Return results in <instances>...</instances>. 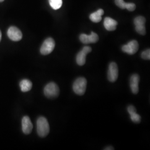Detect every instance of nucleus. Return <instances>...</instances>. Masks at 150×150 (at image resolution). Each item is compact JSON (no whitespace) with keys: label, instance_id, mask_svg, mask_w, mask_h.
Returning <instances> with one entry per match:
<instances>
[{"label":"nucleus","instance_id":"f257e3e1","mask_svg":"<svg viewBox=\"0 0 150 150\" xmlns=\"http://www.w3.org/2000/svg\"><path fill=\"white\" fill-rule=\"evenodd\" d=\"M37 131L39 136L45 137L50 132V126L47 119L44 117H40L37 121Z\"/></svg>","mask_w":150,"mask_h":150},{"label":"nucleus","instance_id":"f03ea898","mask_svg":"<svg viewBox=\"0 0 150 150\" xmlns=\"http://www.w3.org/2000/svg\"><path fill=\"white\" fill-rule=\"evenodd\" d=\"M87 86L86 79L81 77L77 79L73 84V90L76 94L82 96L85 93Z\"/></svg>","mask_w":150,"mask_h":150},{"label":"nucleus","instance_id":"7ed1b4c3","mask_svg":"<svg viewBox=\"0 0 150 150\" xmlns=\"http://www.w3.org/2000/svg\"><path fill=\"white\" fill-rule=\"evenodd\" d=\"M59 89L57 85L54 82H50L44 88L45 95L49 98H54L59 96Z\"/></svg>","mask_w":150,"mask_h":150},{"label":"nucleus","instance_id":"20e7f679","mask_svg":"<svg viewBox=\"0 0 150 150\" xmlns=\"http://www.w3.org/2000/svg\"><path fill=\"white\" fill-rule=\"evenodd\" d=\"M55 47V42L54 39L49 38L45 40L42 43L41 48L40 52L43 55H47L51 54Z\"/></svg>","mask_w":150,"mask_h":150},{"label":"nucleus","instance_id":"39448f33","mask_svg":"<svg viewBox=\"0 0 150 150\" xmlns=\"http://www.w3.org/2000/svg\"><path fill=\"white\" fill-rule=\"evenodd\" d=\"M145 22L146 19L143 16H137L134 19L135 30L136 32L141 35H145L146 34Z\"/></svg>","mask_w":150,"mask_h":150},{"label":"nucleus","instance_id":"423d86ee","mask_svg":"<svg viewBox=\"0 0 150 150\" xmlns=\"http://www.w3.org/2000/svg\"><path fill=\"white\" fill-rule=\"evenodd\" d=\"M139 48V45L138 42L136 40H132L127 44L123 45L122 47V50L126 54H134L137 52Z\"/></svg>","mask_w":150,"mask_h":150},{"label":"nucleus","instance_id":"0eeeda50","mask_svg":"<svg viewBox=\"0 0 150 150\" xmlns=\"http://www.w3.org/2000/svg\"><path fill=\"white\" fill-rule=\"evenodd\" d=\"M118 66L115 62H111L108 67L107 72V78L110 82H113L118 79Z\"/></svg>","mask_w":150,"mask_h":150},{"label":"nucleus","instance_id":"6e6552de","mask_svg":"<svg viewBox=\"0 0 150 150\" xmlns=\"http://www.w3.org/2000/svg\"><path fill=\"white\" fill-rule=\"evenodd\" d=\"M92 48L89 46H85L76 56V62L79 66H83L86 63L87 54L91 52Z\"/></svg>","mask_w":150,"mask_h":150},{"label":"nucleus","instance_id":"1a4fd4ad","mask_svg":"<svg viewBox=\"0 0 150 150\" xmlns=\"http://www.w3.org/2000/svg\"><path fill=\"white\" fill-rule=\"evenodd\" d=\"M7 36L13 41H19L22 38L21 31L15 26H11L7 31Z\"/></svg>","mask_w":150,"mask_h":150},{"label":"nucleus","instance_id":"9d476101","mask_svg":"<svg viewBox=\"0 0 150 150\" xmlns=\"http://www.w3.org/2000/svg\"><path fill=\"white\" fill-rule=\"evenodd\" d=\"M98 36L95 32H91V35H87L85 33H82L80 36V40L82 43L84 44L94 43L98 41Z\"/></svg>","mask_w":150,"mask_h":150},{"label":"nucleus","instance_id":"9b49d317","mask_svg":"<svg viewBox=\"0 0 150 150\" xmlns=\"http://www.w3.org/2000/svg\"><path fill=\"white\" fill-rule=\"evenodd\" d=\"M33 129V125L28 116H24L22 120V129L25 134H30Z\"/></svg>","mask_w":150,"mask_h":150},{"label":"nucleus","instance_id":"f8f14e48","mask_svg":"<svg viewBox=\"0 0 150 150\" xmlns=\"http://www.w3.org/2000/svg\"><path fill=\"white\" fill-rule=\"evenodd\" d=\"M139 75H137V74H134L131 76V77L130 78L129 84H130V87H131V91L134 94H137L139 92Z\"/></svg>","mask_w":150,"mask_h":150},{"label":"nucleus","instance_id":"ddd939ff","mask_svg":"<svg viewBox=\"0 0 150 150\" xmlns=\"http://www.w3.org/2000/svg\"><path fill=\"white\" fill-rule=\"evenodd\" d=\"M118 23L116 20L112 18L107 17L104 20L103 25L105 28L109 31H113L116 29V27Z\"/></svg>","mask_w":150,"mask_h":150},{"label":"nucleus","instance_id":"4468645a","mask_svg":"<svg viewBox=\"0 0 150 150\" xmlns=\"http://www.w3.org/2000/svg\"><path fill=\"white\" fill-rule=\"evenodd\" d=\"M115 4L121 9H127L129 11H134L136 5L133 3H126L123 0H115Z\"/></svg>","mask_w":150,"mask_h":150},{"label":"nucleus","instance_id":"2eb2a0df","mask_svg":"<svg viewBox=\"0 0 150 150\" xmlns=\"http://www.w3.org/2000/svg\"><path fill=\"white\" fill-rule=\"evenodd\" d=\"M104 13V11L100 8L97 11L93 12L90 15V19L91 21L95 23H98L102 20V16Z\"/></svg>","mask_w":150,"mask_h":150},{"label":"nucleus","instance_id":"dca6fc26","mask_svg":"<svg viewBox=\"0 0 150 150\" xmlns=\"http://www.w3.org/2000/svg\"><path fill=\"white\" fill-rule=\"evenodd\" d=\"M20 86L21 88V90L23 92H26L31 90L32 88V82L28 80L25 79L22 80L20 83Z\"/></svg>","mask_w":150,"mask_h":150},{"label":"nucleus","instance_id":"f3484780","mask_svg":"<svg viewBox=\"0 0 150 150\" xmlns=\"http://www.w3.org/2000/svg\"><path fill=\"white\" fill-rule=\"evenodd\" d=\"M49 4L54 10H58L62 5V0H48Z\"/></svg>","mask_w":150,"mask_h":150},{"label":"nucleus","instance_id":"a211bd4d","mask_svg":"<svg viewBox=\"0 0 150 150\" xmlns=\"http://www.w3.org/2000/svg\"><path fill=\"white\" fill-rule=\"evenodd\" d=\"M130 117L131 120L134 123H139L141 122V116L136 112L132 113L130 114Z\"/></svg>","mask_w":150,"mask_h":150},{"label":"nucleus","instance_id":"6ab92c4d","mask_svg":"<svg viewBox=\"0 0 150 150\" xmlns=\"http://www.w3.org/2000/svg\"><path fill=\"white\" fill-rule=\"evenodd\" d=\"M141 57L144 59H150V49H147L145 51L142 52L141 54Z\"/></svg>","mask_w":150,"mask_h":150},{"label":"nucleus","instance_id":"aec40b11","mask_svg":"<svg viewBox=\"0 0 150 150\" xmlns=\"http://www.w3.org/2000/svg\"><path fill=\"white\" fill-rule=\"evenodd\" d=\"M127 111L129 114H131L132 113L136 112V108L132 106V105H130L129 106V107H127Z\"/></svg>","mask_w":150,"mask_h":150},{"label":"nucleus","instance_id":"412c9836","mask_svg":"<svg viewBox=\"0 0 150 150\" xmlns=\"http://www.w3.org/2000/svg\"><path fill=\"white\" fill-rule=\"evenodd\" d=\"M105 150H114V149L112 147H108L106 149H105Z\"/></svg>","mask_w":150,"mask_h":150},{"label":"nucleus","instance_id":"4be33fe9","mask_svg":"<svg viewBox=\"0 0 150 150\" xmlns=\"http://www.w3.org/2000/svg\"><path fill=\"white\" fill-rule=\"evenodd\" d=\"M1 38H2V33H1V32L0 31V41L1 40Z\"/></svg>","mask_w":150,"mask_h":150},{"label":"nucleus","instance_id":"5701e85b","mask_svg":"<svg viewBox=\"0 0 150 150\" xmlns=\"http://www.w3.org/2000/svg\"><path fill=\"white\" fill-rule=\"evenodd\" d=\"M4 0H0V2H3Z\"/></svg>","mask_w":150,"mask_h":150}]
</instances>
